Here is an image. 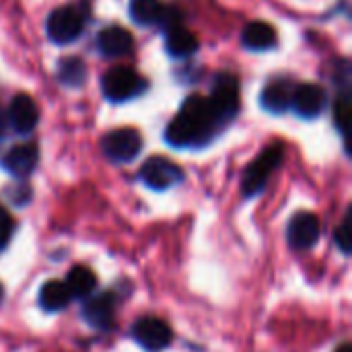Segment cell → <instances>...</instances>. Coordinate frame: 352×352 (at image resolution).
<instances>
[{
	"label": "cell",
	"mask_w": 352,
	"mask_h": 352,
	"mask_svg": "<svg viewBox=\"0 0 352 352\" xmlns=\"http://www.w3.org/2000/svg\"><path fill=\"white\" fill-rule=\"evenodd\" d=\"M219 128V122L210 109L208 97L192 95L184 101L179 113L165 130V140L175 148L202 146Z\"/></svg>",
	"instance_id": "1"
},
{
	"label": "cell",
	"mask_w": 352,
	"mask_h": 352,
	"mask_svg": "<svg viewBox=\"0 0 352 352\" xmlns=\"http://www.w3.org/2000/svg\"><path fill=\"white\" fill-rule=\"evenodd\" d=\"M208 103H210V109L219 122V126L231 122L237 111H239V80L237 76L229 74V72H223L217 76L214 85H212V91H210V97H208Z\"/></svg>",
	"instance_id": "2"
},
{
	"label": "cell",
	"mask_w": 352,
	"mask_h": 352,
	"mask_svg": "<svg viewBox=\"0 0 352 352\" xmlns=\"http://www.w3.org/2000/svg\"><path fill=\"white\" fill-rule=\"evenodd\" d=\"M283 155H285L283 146L272 144L266 151H262V155L254 163H250V167L243 173V182H241V188H243L245 196H256V194H260L264 190L268 177L280 165Z\"/></svg>",
	"instance_id": "3"
},
{
	"label": "cell",
	"mask_w": 352,
	"mask_h": 352,
	"mask_svg": "<svg viewBox=\"0 0 352 352\" xmlns=\"http://www.w3.org/2000/svg\"><path fill=\"white\" fill-rule=\"evenodd\" d=\"M101 89H103V95L109 101L120 103V101H128V99L136 97L138 93H142L144 82L132 68L116 66V68H111V70H107L103 74Z\"/></svg>",
	"instance_id": "4"
},
{
	"label": "cell",
	"mask_w": 352,
	"mask_h": 352,
	"mask_svg": "<svg viewBox=\"0 0 352 352\" xmlns=\"http://www.w3.org/2000/svg\"><path fill=\"white\" fill-rule=\"evenodd\" d=\"M105 157L113 163H130L142 151V136L134 128H116L101 140Z\"/></svg>",
	"instance_id": "5"
},
{
	"label": "cell",
	"mask_w": 352,
	"mask_h": 352,
	"mask_svg": "<svg viewBox=\"0 0 352 352\" xmlns=\"http://www.w3.org/2000/svg\"><path fill=\"white\" fill-rule=\"evenodd\" d=\"M82 27H85L82 14L74 6H60L52 10L45 23L47 37L60 45L78 39V35L82 33Z\"/></svg>",
	"instance_id": "6"
},
{
	"label": "cell",
	"mask_w": 352,
	"mask_h": 352,
	"mask_svg": "<svg viewBox=\"0 0 352 352\" xmlns=\"http://www.w3.org/2000/svg\"><path fill=\"white\" fill-rule=\"evenodd\" d=\"M140 179L151 190L163 192V190L177 186L184 179V171L179 165H175L173 161L165 157H151L140 167Z\"/></svg>",
	"instance_id": "7"
},
{
	"label": "cell",
	"mask_w": 352,
	"mask_h": 352,
	"mask_svg": "<svg viewBox=\"0 0 352 352\" xmlns=\"http://www.w3.org/2000/svg\"><path fill=\"white\" fill-rule=\"evenodd\" d=\"M134 340L148 352H161L171 344V330L159 318H142L132 328Z\"/></svg>",
	"instance_id": "8"
},
{
	"label": "cell",
	"mask_w": 352,
	"mask_h": 352,
	"mask_svg": "<svg viewBox=\"0 0 352 352\" xmlns=\"http://www.w3.org/2000/svg\"><path fill=\"white\" fill-rule=\"evenodd\" d=\"M322 233L320 219L314 212H299L291 219L287 239L295 250H311Z\"/></svg>",
	"instance_id": "9"
},
{
	"label": "cell",
	"mask_w": 352,
	"mask_h": 352,
	"mask_svg": "<svg viewBox=\"0 0 352 352\" xmlns=\"http://www.w3.org/2000/svg\"><path fill=\"white\" fill-rule=\"evenodd\" d=\"M326 91L320 87V85H314V82H305V85H299L295 87L293 91V99H291V105L295 107V111L301 116V118H318L324 107H326Z\"/></svg>",
	"instance_id": "10"
},
{
	"label": "cell",
	"mask_w": 352,
	"mask_h": 352,
	"mask_svg": "<svg viewBox=\"0 0 352 352\" xmlns=\"http://www.w3.org/2000/svg\"><path fill=\"white\" fill-rule=\"evenodd\" d=\"M116 303H118V299L113 293H99L95 297H89V301L82 305V316L93 328L109 330L113 326Z\"/></svg>",
	"instance_id": "11"
},
{
	"label": "cell",
	"mask_w": 352,
	"mask_h": 352,
	"mask_svg": "<svg viewBox=\"0 0 352 352\" xmlns=\"http://www.w3.org/2000/svg\"><path fill=\"white\" fill-rule=\"evenodd\" d=\"M39 161V151L33 142H23V144H14L12 148L6 151V155L2 157V165L4 169L14 175V177H27Z\"/></svg>",
	"instance_id": "12"
},
{
	"label": "cell",
	"mask_w": 352,
	"mask_h": 352,
	"mask_svg": "<svg viewBox=\"0 0 352 352\" xmlns=\"http://www.w3.org/2000/svg\"><path fill=\"white\" fill-rule=\"evenodd\" d=\"M6 120L14 128V132L29 134L37 126V120H39V111H37L35 101L25 93L14 95L10 105H8V118Z\"/></svg>",
	"instance_id": "13"
},
{
	"label": "cell",
	"mask_w": 352,
	"mask_h": 352,
	"mask_svg": "<svg viewBox=\"0 0 352 352\" xmlns=\"http://www.w3.org/2000/svg\"><path fill=\"white\" fill-rule=\"evenodd\" d=\"M132 45H134L132 33L118 25L105 27L97 35V47L107 58H122L132 52Z\"/></svg>",
	"instance_id": "14"
},
{
	"label": "cell",
	"mask_w": 352,
	"mask_h": 352,
	"mask_svg": "<svg viewBox=\"0 0 352 352\" xmlns=\"http://www.w3.org/2000/svg\"><path fill=\"white\" fill-rule=\"evenodd\" d=\"M293 91H295V87L289 80H274L264 87L260 103L270 113H283L291 107Z\"/></svg>",
	"instance_id": "15"
},
{
	"label": "cell",
	"mask_w": 352,
	"mask_h": 352,
	"mask_svg": "<svg viewBox=\"0 0 352 352\" xmlns=\"http://www.w3.org/2000/svg\"><path fill=\"white\" fill-rule=\"evenodd\" d=\"M241 41L250 50H268L276 43V31L272 25H268L264 21H254V23L245 25V29L241 33Z\"/></svg>",
	"instance_id": "16"
},
{
	"label": "cell",
	"mask_w": 352,
	"mask_h": 352,
	"mask_svg": "<svg viewBox=\"0 0 352 352\" xmlns=\"http://www.w3.org/2000/svg\"><path fill=\"white\" fill-rule=\"evenodd\" d=\"M64 285L70 293V299H87L97 287V276L87 266H74L68 272Z\"/></svg>",
	"instance_id": "17"
},
{
	"label": "cell",
	"mask_w": 352,
	"mask_h": 352,
	"mask_svg": "<svg viewBox=\"0 0 352 352\" xmlns=\"http://www.w3.org/2000/svg\"><path fill=\"white\" fill-rule=\"evenodd\" d=\"M165 47H167L169 56H173V58H188L198 50V39L192 31H188L179 25V27L167 31Z\"/></svg>",
	"instance_id": "18"
},
{
	"label": "cell",
	"mask_w": 352,
	"mask_h": 352,
	"mask_svg": "<svg viewBox=\"0 0 352 352\" xmlns=\"http://www.w3.org/2000/svg\"><path fill=\"white\" fill-rule=\"evenodd\" d=\"M70 303V293L64 283L47 280L39 291V305L45 311H62Z\"/></svg>",
	"instance_id": "19"
},
{
	"label": "cell",
	"mask_w": 352,
	"mask_h": 352,
	"mask_svg": "<svg viewBox=\"0 0 352 352\" xmlns=\"http://www.w3.org/2000/svg\"><path fill=\"white\" fill-rule=\"evenodd\" d=\"M163 4L159 0H130V16L138 25H157Z\"/></svg>",
	"instance_id": "20"
},
{
	"label": "cell",
	"mask_w": 352,
	"mask_h": 352,
	"mask_svg": "<svg viewBox=\"0 0 352 352\" xmlns=\"http://www.w3.org/2000/svg\"><path fill=\"white\" fill-rule=\"evenodd\" d=\"M58 78L66 87H80L87 78V68L80 58H64L58 66Z\"/></svg>",
	"instance_id": "21"
},
{
	"label": "cell",
	"mask_w": 352,
	"mask_h": 352,
	"mask_svg": "<svg viewBox=\"0 0 352 352\" xmlns=\"http://www.w3.org/2000/svg\"><path fill=\"white\" fill-rule=\"evenodd\" d=\"M349 118H351V97H349V95H342V97L336 101V107H334V122H336V128H338L342 134H346Z\"/></svg>",
	"instance_id": "22"
},
{
	"label": "cell",
	"mask_w": 352,
	"mask_h": 352,
	"mask_svg": "<svg viewBox=\"0 0 352 352\" xmlns=\"http://www.w3.org/2000/svg\"><path fill=\"white\" fill-rule=\"evenodd\" d=\"M334 237H336V245L342 250V254H351L352 250V233H351V212L344 217V221L340 223V227L336 229V233H334Z\"/></svg>",
	"instance_id": "23"
},
{
	"label": "cell",
	"mask_w": 352,
	"mask_h": 352,
	"mask_svg": "<svg viewBox=\"0 0 352 352\" xmlns=\"http://www.w3.org/2000/svg\"><path fill=\"white\" fill-rule=\"evenodd\" d=\"M157 25H161L165 31H171V29H175V27L182 25V12L175 6H163Z\"/></svg>",
	"instance_id": "24"
},
{
	"label": "cell",
	"mask_w": 352,
	"mask_h": 352,
	"mask_svg": "<svg viewBox=\"0 0 352 352\" xmlns=\"http://www.w3.org/2000/svg\"><path fill=\"white\" fill-rule=\"evenodd\" d=\"M12 229H14V223H12L10 214L0 206V252L8 245L10 235H12Z\"/></svg>",
	"instance_id": "25"
},
{
	"label": "cell",
	"mask_w": 352,
	"mask_h": 352,
	"mask_svg": "<svg viewBox=\"0 0 352 352\" xmlns=\"http://www.w3.org/2000/svg\"><path fill=\"white\" fill-rule=\"evenodd\" d=\"M6 126H8V120H6V113L0 109V138L4 136V132H6Z\"/></svg>",
	"instance_id": "26"
},
{
	"label": "cell",
	"mask_w": 352,
	"mask_h": 352,
	"mask_svg": "<svg viewBox=\"0 0 352 352\" xmlns=\"http://www.w3.org/2000/svg\"><path fill=\"white\" fill-rule=\"evenodd\" d=\"M336 352H352V346L349 342H344V344H340V346L336 349Z\"/></svg>",
	"instance_id": "27"
},
{
	"label": "cell",
	"mask_w": 352,
	"mask_h": 352,
	"mask_svg": "<svg viewBox=\"0 0 352 352\" xmlns=\"http://www.w3.org/2000/svg\"><path fill=\"white\" fill-rule=\"evenodd\" d=\"M2 297H4V291H2V285H0V301H2Z\"/></svg>",
	"instance_id": "28"
}]
</instances>
